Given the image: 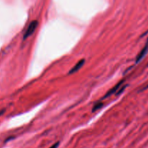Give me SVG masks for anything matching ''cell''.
Returning a JSON list of instances; mask_svg holds the SVG:
<instances>
[{"label":"cell","instance_id":"cell-6","mask_svg":"<svg viewBox=\"0 0 148 148\" xmlns=\"http://www.w3.org/2000/svg\"><path fill=\"white\" fill-rule=\"evenodd\" d=\"M59 142H58V143H55V144H53V145L51 146V147H49V148H57L58 146H59Z\"/></svg>","mask_w":148,"mask_h":148},{"label":"cell","instance_id":"cell-2","mask_svg":"<svg viewBox=\"0 0 148 148\" xmlns=\"http://www.w3.org/2000/svg\"><path fill=\"white\" fill-rule=\"evenodd\" d=\"M124 80L120 81V82H119V83H117L116 85L114 87V88H111V89L109 91H108V92H107V93L106 94V95H104L102 99H106V98H108V97L111 96V95H112L113 94L115 93V92H116V91L118 90L120 88H121V86L123 85V83H124Z\"/></svg>","mask_w":148,"mask_h":148},{"label":"cell","instance_id":"cell-7","mask_svg":"<svg viewBox=\"0 0 148 148\" xmlns=\"http://www.w3.org/2000/svg\"><path fill=\"white\" fill-rule=\"evenodd\" d=\"M4 112H5V110H1V111H0V116H1L2 114H4Z\"/></svg>","mask_w":148,"mask_h":148},{"label":"cell","instance_id":"cell-5","mask_svg":"<svg viewBox=\"0 0 148 148\" xmlns=\"http://www.w3.org/2000/svg\"><path fill=\"white\" fill-rule=\"evenodd\" d=\"M103 104L102 103H100L95 104V105L94 106L93 108H92V112H95V111H97V110L99 109L100 108H101V107L103 106Z\"/></svg>","mask_w":148,"mask_h":148},{"label":"cell","instance_id":"cell-3","mask_svg":"<svg viewBox=\"0 0 148 148\" xmlns=\"http://www.w3.org/2000/svg\"><path fill=\"white\" fill-rule=\"evenodd\" d=\"M148 51V43H146V45L145 46V47L142 49L141 51L140 52V53L138 54V56H137V59H136V64L139 63L142 59L144 58V56L147 54Z\"/></svg>","mask_w":148,"mask_h":148},{"label":"cell","instance_id":"cell-8","mask_svg":"<svg viewBox=\"0 0 148 148\" xmlns=\"http://www.w3.org/2000/svg\"><path fill=\"white\" fill-rule=\"evenodd\" d=\"M147 88H148V85H147V86L145 87V88H143V89L142 90H146V89H147Z\"/></svg>","mask_w":148,"mask_h":148},{"label":"cell","instance_id":"cell-1","mask_svg":"<svg viewBox=\"0 0 148 148\" xmlns=\"http://www.w3.org/2000/svg\"><path fill=\"white\" fill-rule=\"evenodd\" d=\"M38 25V22L37 20H33L31 23H30V25L27 27V30H26L24 36H23V40H25L26 38H27L28 37H30L32 34L35 32L36 29L37 28Z\"/></svg>","mask_w":148,"mask_h":148},{"label":"cell","instance_id":"cell-4","mask_svg":"<svg viewBox=\"0 0 148 148\" xmlns=\"http://www.w3.org/2000/svg\"><path fill=\"white\" fill-rule=\"evenodd\" d=\"M85 59H81V60H79V62H78L76 64H75V66L70 69V71L69 72V75L75 73V72H77L79 69H80V68H82V66L84 65V64H85Z\"/></svg>","mask_w":148,"mask_h":148}]
</instances>
